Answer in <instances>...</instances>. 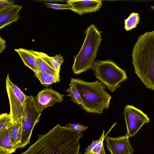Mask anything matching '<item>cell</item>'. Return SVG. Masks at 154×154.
<instances>
[{
    "label": "cell",
    "instance_id": "obj_12",
    "mask_svg": "<svg viewBox=\"0 0 154 154\" xmlns=\"http://www.w3.org/2000/svg\"><path fill=\"white\" fill-rule=\"evenodd\" d=\"M22 6L14 5L0 11V29L17 21L20 18L19 12Z\"/></svg>",
    "mask_w": 154,
    "mask_h": 154
},
{
    "label": "cell",
    "instance_id": "obj_23",
    "mask_svg": "<svg viewBox=\"0 0 154 154\" xmlns=\"http://www.w3.org/2000/svg\"><path fill=\"white\" fill-rule=\"evenodd\" d=\"M47 8H52L56 9H69L72 10L71 6L68 3L66 4H51L44 3Z\"/></svg>",
    "mask_w": 154,
    "mask_h": 154
},
{
    "label": "cell",
    "instance_id": "obj_25",
    "mask_svg": "<svg viewBox=\"0 0 154 154\" xmlns=\"http://www.w3.org/2000/svg\"><path fill=\"white\" fill-rule=\"evenodd\" d=\"M68 127L75 131L82 132L84 131L88 128V127H86L79 124H71L68 123Z\"/></svg>",
    "mask_w": 154,
    "mask_h": 154
},
{
    "label": "cell",
    "instance_id": "obj_16",
    "mask_svg": "<svg viewBox=\"0 0 154 154\" xmlns=\"http://www.w3.org/2000/svg\"><path fill=\"white\" fill-rule=\"evenodd\" d=\"M14 50L19 55L25 66L34 72L38 71L35 58L29 50L19 48Z\"/></svg>",
    "mask_w": 154,
    "mask_h": 154
},
{
    "label": "cell",
    "instance_id": "obj_19",
    "mask_svg": "<svg viewBox=\"0 0 154 154\" xmlns=\"http://www.w3.org/2000/svg\"><path fill=\"white\" fill-rule=\"evenodd\" d=\"M69 87L66 90L68 93L67 95L70 96L71 100L79 105H81L82 103V100L80 94L76 87L72 84H69Z\"/></svg>",
    "mask_w": 154,
    "mask_h": 154
},
{
    "label": "cell",
    "instance_id": "obj_18",
    "mask_svg": "<svg viewBox=\"0 0 154 154\" xmlns=\"http://www.w3.org/2000/svg\"><path fill=\"white\" fill-rule=\"evenodd\" d=\"M117 122L112 125L107 133L105 135V131L103 130L102 135L98 140V141L90 152V154H106L103 146V141L109 132L116 124Z\"/></svg>",
    "mask_w": 154,
    "mask_h": 154
},
{
    "label": "cell",
    "instance_id": "obj_2",
    "mask_svg": "<svg viewBox=\"0 0 154 154\" xmlns=\"http://www.w3.org/2000/svg\"><path fill=\"white\" fill-rule=\"evenodd\" d=\"M132 57L135 72L146 88L154 90V30L138 38Z\"/></svg>",
    "mask_w": 154,
    "mask_h": 154
},
{
    "label": "cell",
    "instance_id": "obj_10",
    "mask_svg": "<svg viewBox=\"0 0 154 154\" xmlns=\"http://www.w3.org/2000/svg\"><path fill=\"white\" fill-rule=\"evenodd\" d=\"M127 134L116 137L107 136L106 145L111 154H132L134 151L129 140Z\"/></svg>",
    "mask_w": 154,
    "mask_h": 154
},
{
    "label": "cell",
    "instance_id": "obj_3",
    "mask_svg": "<svg viewBox=\"0 0 154 154\" xmlns=\"http://www.w3.org/2000/svg\"><path fill=\"white\" fill-rule=\"evenodd\" d=\"M69 84L77 89L82 101L80 108L87 112L102 114L104 109L109 108L112 97L107 93L105 86L98 80L90 82L72 78Z\"/></svg>",
    "mask_w": 154,
    "mask_h": 154
},
{
    "label": "cell",
    "instance_id": "obj_29",
    "mask_svg": "<svg viewBox=\"0 0 154 154\" xmlns=\"http://www.w3.org/2000/svg\"><path fill=\"white\" fill-rule=\"evenodd\" d=\"M41 2H44V3H49L51 4H57V3L59 2L62 1L60 0H40L38 1Z\"/></svg>",
    "mask_w": 154,
    "mask_h": 154
},
{
    "label": "cell",
    "instance_id": "obj_4",
    "mask_svg": "<svg viewBox=\"0 0 154 154\" xmlns=\"http://www.w3.org/2000/svg\"><path fill=\"white\" fill-rule=\"evenodd\" d=\"M85 37L78 53L74 57L72 69L78 75L91 69L102 40L101 32L94 24L90 25L85 31Z\"/></svg>",
    "mask_w": 154,
    "mask_h": 154
},
{
    "label": "cell",
    "instance_id": "obj_24",
    "mask_svg": "<svg viewBox=\"0 0 154 154\" xmlns=\"http://www.w3.org/2000/svg\"><path fill=\"white\" fill-rule=\"evenodd\" d=\"M34 73V76L38 79L41 83L43 85L45 80L49 74L47 72L43 71H38Z\"/></svg>",
    "mask_w": 154,
    "mask_h": 154
},
{
    "label": "cell",
    "instance_id": "obj_20",
    "mask_svg": "<svg viewBox=\"0 0 154 154\" xmlns=\"http://www.w3.org/2000/svg\"><path fill=\"white\" fill-rule=\"evenodd\" d=\"M48 58L51 64L55 69L58 75H60L59 73L60 66L63 62V57L60 54L56 55L54 57H50L48 56Z\"/></svg>",
    "mask_w": 154,
    "mask_h": 154
},
{
    "label": "cell",
    "instance_id": "obj_14",
    "mask_svg": "<svg viewBox=\"0 0 154 154\" xmlns=\"http://www.w3.org/2000/svg\"><path fill=\"white\" fill-rule=\"evenodd\" d=\"M7 127L9 133L12 146L16 150L20 148L21 141L22 132L21 121L18 120L13 123L11 122Z\"/></svg>",
    "mask_w": 154,
    "mask_h": 154
},
{
    "label": "cell",
    "instance_id": "obj_17",
    "mask_svg": "<svg viewBox=\"0 0 154 154\" xmlns=\"http://www.w3.org/2000/svg\"><path fill=\"white\" fill-rule=\"evenodd\" d=\"M140 19L138 13L133 12L124 20V28L127 31H130L136 27Z\"/></svg>",
    "mask_w": 154,
    "mask_h": 154
},
{
    "label": "cell",
    "instance_id": "obj_27",
    "mask_svg": "<svg viewBox=\"0 0 154 154\" xmlns=\"http://www.w3.org/2000/svg\"><path fill=\"white\" fill-rule=\"evenodd\" d=\"M98 141V140H93L91 143L86 149L84 154H90V152Z\"/></svg>",
    "mask_w": 154,
    "mask_h": 154
},
{
    "label": "cell",
    "instance_id": "obj_26",
    "mask_svg": "<svg viewBox=\"0 0 154 154\" xmlns=\"http://www.w3.org/2000/svg\"><path fill=\"white\" fill-rule=\"evenodd\" d=\"M14 5V2L13 1L0 0V11Z\"/></svg>",
    "mask_w": 154,
    "mask_h": 154
},
{
    "label": "cell",
    "instance_id": "obj_22",
    "mask_svg": "<svg viewBox=\"0 0 154 154\" xmlns=\"http://www.w3.org/2000/svg\"><path fill=\"white\" fill-rule=\"evenodd\" d=\"M60 81V77L58 76L56 74H49L46 79L43 86L47 88L53 83H56Z\"/></svg>",
    "mask_w": 154,
    "mask_h": 154
},
{
    "label": "cell",
    "instance_id": "obj_13",
    "mask_svg": "<svg viewBox=\"0 0 154 154\" xmlns=\"http://www.w3.org/2000/svg\"><path fill=\"white\" fill-rule=\"evenodd\" d=\"M34 56L38 71H45L50 74H56L57 72L48 58V55L45 53L29 50Z\"/></svg>",
    "mask_w": 154,
    "mask_h": 154
},
{
    "label": "cell",
    "instance_id": "obj_7",
    "mask_svg": "<svg viewBox=\"0 0 154 154\" xmlns=\"http://www.w3.org/2000/svg\"><path fill=\"white\" fill-rule=\"evenodd\" d=\"M41 113L36 106L35 97L29 96L21 119L22 132L19 148H24L29 143L32 130L35 125L39 121Z\"/></svg>",
    "mask_w": 154,
    "mask_h": 154
},
{
    "label": "cell",
    "instance_id": "obj_11",
    "mask_svg": "<svg viewBox=\"0 0 154 154\" xmlns=\"http://www.w3.org/2000/svg\"><path fill=\"white\" fill-rule=\"evenodd\" d=\"M71 6L72 10L79 15L88 13L94 12L101 8L102 1L97 0H68L67 1Z\"/></svg>",
    "mask_w": 154,
    "mask_h": 154
},
{
    "label": "cell",
    "instance_id": "obj_1",
    "mask_svg": "<svg viewBox=\"0 0 154 154\" xmlns=\"http://www.w3.org/2000/svg\"><path fill=\"white\" fill-rule=\"evenodd\" d=\"M82 132L57 124L20 154H79Z\"/></svg>",
    "mask_w": 154,
    "mask_h": 154
},
{
    "label": "cell",
    "instance_id": "obj_15",
    "mask_svg": "<svg viewBox=\"0 0 154 154\" xmlns=\"http://www.w3.org/2000/svg\"><path fill=\"white\" fill-rule=\"evenodd\" d=\"M15 150L13 148L7 126L0 131V154H11Z\"/></svg>",
    "mask_w": 154,
    "mask_h": 154
},
{
    "label": "cell",
    "instance_id": "obj_28",
    "mask_svg": "<svg viewBox=\"0 0 154 154\" xmlns=\"http://www.w3.org/2000/svg\"><path fill=\"white\" fill-rule=\"evenodd\" d=\"M5 41L0 37V54L4 51L6 48Z\"/></svg>",
    "mask_w": 154,
    "mask_h": 154
},
{
    "label": "cell",
    "instance_id": "obj_21",
    "mask_svg": "<svg viewBox=\"0 0 154 154\" xmlns=\"http://www.w3.org/2000/svg\"><path fill=\"white\" fill-rule=\"evenodd\" d=\"M11 122V118L9 114L2 113L0 115V131Z\"/></svg>",
    "mask_w": 154,
    "mask_h": 154
},
{
    "label": "cell",
    "instance_id": "obj_8",
    "mask_svg": "<svg viewBox=\"0 0 154 154\" xmlns=\"http://www.w3.org/2000/svg\"><path fill=\"white\" fill-rule=\"evenodd\" d=\"M123 113L127 131V134L129 137L135 135L143 125L149 121L146 114L132 105L126 106Z\"/></svg>",
    "mask_w": 154,
    "mask_h": 154
},
{
    "label": "cell",
    "instance_id": "obj_5",
    "mask_svg": "<svg viewBox=\"0 0 154 154\" xmlns=\"http://www.w3.org/2000/svg\"><path fill=\"white\" fill-rule=\"evenodd\" d=\"M91 69L98 80L112 93L127 78L126 71L111 59L95 60Z\"/></svg>",
    "mask_w": 154,
    "mask_h": 154
},
{
    "label": "cell",
    "instance_id": "obj_9",
    "mask_svg": "<svg viewBox=\"0 0 154 154\" xmlns=\"http://www.w3.org/2000/svg\"><path fill=\"white\" fill-rule=\"evenodd\" d=\"M64 96L51 88H45L39 92L35 97V104L42 113L45 108L53 106L55 103L61 102Z\"/></svg>",
    "mask_w": 154,
    "mask_h": 154
},
{
    "label": "cell",
    "instance_id": "obj_6",
    "mask_svg": "<svg viewBox=\"0 0 154 154\" xmlns=\"http://www.w3.org/2000/svg\"><path fill=\"white\" fill-rule=\"evenodd\" d=\"M6 89L10 106L9 114L11 122L21 121L26 105L29 96L25 94L17 85L10 80L9 74L6 79Z\"/></svg>",
    "mask_w": 154,
    "mask_h": 154
},
{
    "label": "cell",
    "instance_id": "obj_30",
    "mask_svg": "<svg viewBox=\"0 0 154 154\" xmlns=\"http://www.w3.org/2000/svg\"><path fill=\"white\" fill-rule=\"evenodd\" d=\"M151 8L154 11V6H151Z\"/></svg>",
    "mask_w": 154,
    "mask_h": 154
}]
</instances>
